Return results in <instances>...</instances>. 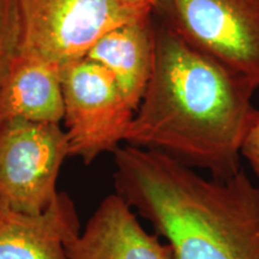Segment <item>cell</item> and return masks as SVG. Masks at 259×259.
Instances as JSON below:
<instances>
[{"label":"cell","instance_id":"cell-11","mask_svg":"<svg viewBox=\"0 0 259 259\" xmlns=\"http://www.w3.org/2000/svg\"><path fill=\"white\" fill-rule=\"evenodd\" d=\"M21 47V19L17 0H0V88Z\"/></svg>","mask_w":259,"mask_h":259},{"label":"cell","instance_id":"cell-1","mask_svg":"<svg viewBox=\"0 0 259 259\" xmlns=\"http://www.w3.org/2000/svg\"><path fill=\"white\" fill-rule=\"evenodd\" d=\"M155 32L154 70L124 144L161 151L212 178L232 177L258 112L255 89L163 22Z\"/></svg>","mask_w":259,"mask_h":259},{"label":"cell","instance_id":"cell-4","mask_svg":"<svg viewBox=\"0 0 259 259\" xmlns=\"http://www.w3.org/2000/svg\"><path fill=\"white\" fill-rule=\"evenodd\" d=\"M153 14L259 88V0H158Z\"/></svg>","mask_w":259,"mask_h":259},{"label":"cell","instance_id":"cell-7","mask_svg":"<svg viewBox=\"0 0 259 259\" xmlns=\"http://www.w3.org/2000/svg\"><path fill=\"white\" fill-rule=\"evenodd\" d=\"M69 259H176L167 242L149 233L131 206L113 192L66 244Z\"/></svg>","mask_w":259,"mask_h":259},{"label":"cell","instance_id":"cell-12","mask_svg":"<svg viewBox=\"0 0 259 259\" xmlns=\"http://www.w3.org/2000/svg\"><path fill=\"white\" fill-rule=\"evenodd\" d=\"M241 156L250 163L259 180V111L242 143Z\"/></svg>","mask_w":259,"mask_h":259},{"label":"cell","instance_id":"cell-5","mask_svg":"<svg viewBox=\"0 0 259 259\" xmlns=\"http://www.w3.org/2000/svg\"><path fill=\"white\" fill-rule=\"evenodd\" d=\"M70 156L60 124L0 119V205L40 213L58 193V179Z\"/></svg>","mask_w":259,"mask_h":259},{"label":"cell","instance_id":"cell-2","mask_svg":"<svg viewBox=\"0 0 259 259\" xmlns=\"http://www.w3.org/2000/svg\"><path fill=\"white\" fill-rule=\"evenodd\" d=\"M114 192L167 240L176 259H259V183L241 169L205 178L161 151H113Z\"/></svg>","mask_w":259,"mask_h":259},{"label":"cell","instance_id":"cell-9","mask_svg":"<svg viewBox=\"0 0 259 259\" xmlns=\"http://www.w3.org/2000/svg\"><path fill=\"white\" fill-rule=\"evenodd\" d=\"M156 32L154 14L106 32L87 58L106 67L132 108L137 109L154 70Z\"/></svg>","mask_w":259,"mask_h":259},{"label":"cell","instance_id":"cell-13","mask_svg":"<svg viewBox=\"0 0 259 259\" xmlns=\"http://www.w3.org/2000/svg\"><path fill=\"white\" fill-rule=\"evenodd\" d=\"M122 2L131 3V4H141V5H147L150 6V8H155V5L157 4L158 0H122Z\"/></svg>","mask_w":259,"mask_h":259},{"label":"cell","instance_id":"cell-8","mask_svg":"<svg viewBox=\"0 0 259 259\" xmlns=\"http://www.w3.org/2000/svg\"><path fill=\"white\" fill-rule=\"evenodd\" d=\"M80 229L76 204L66 192L40 213L0 205V259H69L66 244Z\"/></svg>","mask_w":259,"mask_h":259},{"label":"cell","instance_id":"cell-6","mask_svg":"<svg viewBox=\"0 0 259 259\" xmlns=\"http://www.w3.org/2000/svg\"><path fill=\"white\" fill-rule=\"evenodd\" d=\"M60 74L70 156L92 164L125 143L136 111L113 74L87 57L70 64Z\"/></svg>","mask_w":259,"mask_h":259},{"label":"cell","instance_id":"cell-10","mask_svg":"<svg viewBox=\"0 0 259 259\" xmlns=\"http://www.w3.org/2000/svg\"><path fill=\"white\" fill-rule=\"evenodd\" d=\"M63 116L60 71L46 61L19 53L0 88V119L60 124Z\"/></svg>","mask_w":259,"mask_h":259},{"label":"cell","instance_id":"cell-3","mask_svg":"<svg viewBox=\"0 0 259 259\" xmlns=\"http://www.w3.org/2000/svg\"><path fill=\"white\" fill-rule=\"evenodd\" d=\"M19 53L61 71L85 58L106 32L153 14V8L122 0H17Z\"/></svg>","mask_w":259,"mask_h":259}]
</instances>
